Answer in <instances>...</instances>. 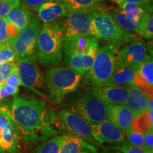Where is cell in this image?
<instances>
[{
	"label": "cell",
	"instance_id": "2e32d148",
	"mask_svg": "<svg viewBox=\"0 0 153 153\" xmlns=\"http://www.w3.org/2000/svg\"><path fill=\"white\" fill-rule=\"evenodd\" d=\"M107 119L126 133L132 129L135 116L126 105L107 104Z\"/></svg>",
	"mask_w": 153,
	"mask_h": 153
},
{
	"label": "cell",
	"instance_id": "52a82bcc",
	"mask_svg": "<svg viewBox=\"0 0 153 153\" xmlns=\"http://www.w3.org/2000/svg\"><path fill=\"white\" fill-rule=\"evenodd\" d=\"M41 28L39 19L34 16L27 27L14 38L11 47L14 52L16 60L36 55V42Z\"/></svg>",
	"mask_w": 153,
	"mask_h": 153
},
{
	"label": "cell",
	"instance_id": "7a4b0ae2",
	"mask_svg": "<svg viewBox=\"0 0 153 153\" xmlns=\"http://www.w3.org/2000/svg\"><path fill=\"white\" fill-rule=\"evenodd\" d=\"M65 34L62 22L45 24L38 34L36 55L42 64L57 65L62 60Z\"/></svg>",
	"mask_w": 153,
	"mask_h": 153
},
{
	"label": "cell",
	"instance_id": "603a6c76",
	"mask_svg": "<svg viewBox=\"0 0 153 153\" xmlns=\"http://www.w3.org/2000/svg\"><path fill=\"white\" fill-rule=\"evenodd\" d=\"M96 54L97 53H85L65 57V63L68 68L84 76L91 69Z\"/></svg>",
	"mask_w": 153,
	"mask_h": 153
},
{
	"label": "cell",
	"instance_id": "ab89813d",
	"mask_svg": "<svg viewBox=\"0 0 153 153\" xmlns=\"http://www.w3.org/2000/svg\"><path fill=\"white\" fill-rule=\"evenodd\" d=\"M116 2H126V3H132L138 4L140 6L149 5L152 3V0H115Z\"/></svg>",
	"mask_w": 153,
	"mask_h": 153
},
{
	"label": "cell",
	"instance_id": "6da1fadb",
	"mask_svg": "<svg viewBox=\"0 0 153 153\" xmlns=\"http://www.w3.org/2000/svg\"><path fill=\"white\" fill-rule=\"evenodd\" d=\"M0 112L11 122L28 146L58 135L56 116L41 99L15 97L9 106L0 105Z\"/></svg>",
	"mask_w": 153,
	"mask_h": 153
},
{
	"label": "cell",
	"instance_id": "5bb4252c",
	"mask_svg": "<svg viewBox=\"0 0 153 153\" xmlns=\"http://www.w3.org/2000/svg\"><path fill=\"white\" fill-rule=\"evenodd\" d=\"M90 128L91 136L95 142L117 144L126 140V133L108 119L90 125Z\"/></svg>",
	"mask_w": 153,
	"mask_h": 153
},
{
	"label": "cell",
	"instance_id": "9c48e42d",
	"mask_svg": "<svg viewBox=\"0 0 153 153\" xmlns=\"http://www.w3.org/2000/svg\"><path fill=\"white\" fill-rule=\"evenodd\" d=\"M36 55L22 60H16L17 72L21 80V85L34 91L43 88L44 77L36 62Z\"/></svg>",
	"mask_w": 153,
	"mask_h": 153
},
{
	"label": "cell",
	"instance_id": "277c9868",
	"mask_svg": "<svg viewBox=\"0 0 153 153\" xmlns=\"http://www.w3.org/2000/svg\"><path fill=\"white\" fill-rule=\"evenodd\" d=\"M116 60V48L104 45L97 51L89 71L85 74L84 82L91 87L106 86L111 76Z\"/></svg>",
	"mask_w": 153,
	"mask_h": 153
},
{
	"label": "cell",
	"instance_id": "5b68a950",
	"mask_svg": "<svg viewBox=\"0 0 153 153\" xmlns=\"http://www.w3.org/2000/svg\"><path fill=\"white\" fill-rule=\"evenodd\" d=\"M93 17L99 39L115 48L137 41L135 34L122 29L106 11L89 13Z\"/></svg>",
	"mask_w": 153,
	"mask_h": 153
},
{
	"label": "cell",
	"instance_id": "4fadbf2b",
	"mask_svg": "<svg viewBox=\"0 0 153 153\" xmlns=\"http://www.w3.org/2000/svg\"><path fill=\"white\" fill-rule=\"evenodd\" d=\"M150 55L146 45L138 40L131 42L120 51H116V58L135 71Z\"/></svg>",
	"mask_w": 153,
	"mask_h": 153
},
{
	"label": "cell",
	"instance_id": "d6986e66",
	"mask_svg": "<svg viewBox=\"0 0 153 153\" xmlns=\"http://www.w3.org/2000/svg\"><path fill=\"white\" fill-rule=\"evenodd\" d=\"M135 74V70L116 58L112 74L106 86L134 85Z\"/></svg>",
	"mask_w": 153,
	"mask_h": 153
},
{
	"label": "cell",
	"instance_id": "1f68e13d",
	"mask_svg": "<svg viewBox=\"0 0 153 153\" xmlns=\"http://www.w3.org/2000/svg\"><path fill=\"white\" fill-rule=\"evenodd\" d=\"M22 0H0V18H5L13 9L21 4Z\"/></svg>",
	"mask_w": 153,
	"mask_h": 153
},
{
	"label": "cell",
	"instance_id": "7c38bea8",
	"mask_svg": "<svg viewBox=\"0 0 153 153\" xmlns=\"http://www.w3.org/2000/svg\"><path fill=\"white\" fill-rule=\"evenodd\" d=\"M22 140L11 122L0 112V153H22Z\"/></svg>",
	"mask_w": 153,
	"mask_h": 153
},
{
	"label": "cell",
	"instance_id": "7402d4cb",
	"mask_svg": "<svg viewBox=\"0 0 153 153\" xmlns=\"http://www.w3.org/2000/svg\"><path fill=\"white\" fill-rule=\"evenodd\" d=\"M83 151L97 152L96 148L91 143L78 137L65 134L59 153H80Z\"/></svg>",
	"mask_w": 153,
	"mask_h": 153
},
{
	"label": "cell",
	"instance_id": "d590c367",
	"mask_svg": "<svg viewBox=\"0 0 153 153\" xmlns=\"http://www.w3.org/2000/svg\"><path fill=\"white\" fill-rule=\"evenodd\" d=\"M54 0H22V5L29 11H37L44 3ZM61 1V0H60Z\"/></svg>",
	"mask_w": 153,
	"mask_h": 153
},
{
	"label": "cell",
	"instance_id": "cb8c5ba5",
	"mask_svg": "<svg viewBox=\"0 0 153 153\" xmlns=\"http://www.w3.org/2000/svg\"><path fill=\"white\" fill-rule=\"evenodd\" d=\"M69 12L93 13L106 11L101 6L103 0H61Z\"/></svg>",
	"mask_w": 153,
	"mask_h": 153
},
{
	"label": "cell",
	"instance_id": "d6a6232c",
	"mask_svg": "<svg viewBox=\"0 0 153 153\" xmlns=\"http://www.w3.org/2000/svg\"><path fill=\"white\" fill-rule=\"evenodd\" d=\"M16 70V63L14 62L0 64V86L4 85L7 78Z\"/></svg>",
	"mask_w": 153,
	"mask_h": 153
},
{
	"label": "cell",
	"instance_id": "44dd1931",
	"mask_svg": "<svg viewBox=\"0 0 153 153\" xmlns=\"http://www.w3.org/2000/svg\"><path fill=\"white\" fill-rule=\"evenodd\" d=\"M5 18L20 33L29 25L33 19V13L20 4L13 9Z\"/></svg>",
	"mask_w": 153,
	"mask_h": 153
},
{
	"label": "cell",
	"instance_id": "74e56055",
	"mask_svg": "<svg viewBox=\"0 0 153 153\" xmlns=\"http://www.w3.org/2000/svg\"><path fill=\"white\" fill-rule=\"evenodd\" d=\"M145 149L147 151H153V128H150L143 133Z\"/></svg>",
	"mask_w": 153,
	"mask_h": 153
},
{
	"label": "cell",
	"instance_id": "60d3db41",
	"mask_svg": "<svg viewBox=\"0 0 153 153\" xmlns=\"http://www.w3.org/2000/svg\"><path fill=\"white\" fill-rule=\"evenodd\" d=\"M80 153H91V152H87V151H83V152H82Z\"/></svg>",
	"mask_w": 153,
	"mask_h": 153
},
{
	"label": "cell",
	"instance_id": "7bdbcfd3",
	"mask_svg": "<svg viewBox=\"0 0 153 153\" xmlns=\"http://www.w3.org/2000/svg\"><path fill=\"white\" fill-rule=\"evenodd\" d=\"M114 153H121L120 152H119V151H118V152H114Z\"/></svg>",
	"mask_w": 153,
	"mask_h": 153
},
{
	"label": "cell",
	"instance_id": "f35d334b",
	"mask_svg": "<svg viewBox=\"0 0 153 153\" xmlns=\"http://www.w3.org/2000/svg\"><path fill=\"white\" fill-rule=\"evenodd\" d=\"M4 85L14 87H19V86H21V80L18 72H17V70H15L14 72H13L7 78Z\"/></svg>",
	"mask_w": 153,
	"mask_h": 153
},
{
	"label": "cell",
	"instance_id": "836d02e7",
	"mask_svg": "<svg viewBox=\"0 0 153 153\" xmlns=\"http://www.w3.org/2000/svg\"><path fill=\"white\" fill-rule=\"evenodd\" d=\"M114 149L119 151L121 153H147L145 148L133 146L127 142H122L114 147Z\"/></svg>",
	"mask_w": 153,
	"mask_h": 153
},
{
	"label": "cell",
	"instance_id": "b9f144b4",
	"mask_svg": "<svg viewBox=\"0 0 153 153\" xmlns=\"http://www.w3.org/2000/svg\"><path fill=\"white\" fill-rule=\"evenodd\" d=\"M147 153H153V151H148Z\"/></svg>",
	"mask_w": 153,
	"mask_h": 153
},
{
	"label": "cell",
	"instance_id": "3957f363",
	"mask_svg": "<svg viewBox=\"0 0 153 153\" xmlns=\"http://www.w3.org/2000/svg\"><path fill=\"white\" fill-rule=\"evenodd\" d=\"M82 76L68 67H55L48 70L44 84L50 96L54 100L60 101L65 96L77 89Z\"/></svg>",
	"mask_w": 153,
	"mask_h": 153
},
{
	"label": "cell",
	"instance_id": "e0dca14e",
	"mask_svg": "<svg viewBox=\"0 0 153 153\" xmlns=\"http://www.w3.org/2000/svg\"><path fill=\"white\" fill-rule=\"evenodd\" d=\"M133 83L134 86L139 87L150 97L152 96L153 60L152 55H150L135 71Z\"/></svg>",
	"mask_w": 153,
	"mask_h": 153
},
{
	"label": "cell",
	"instance_id": "ac0fdd59",
	"mask_svg": "<svg viewBox=\"0 0 153 153\" xmlns=\"http://www.w3.org/2000/svg\"><path fill=\"white\" fill-rule=\"evenodd\" d=\"M38 18L45 24L55 22L69 14L68 9L60 0H54L44 3L38 9Z\"/></svg>",
	"mask_w": 153,
	"mask_h": 153
},
{
	"label": "cell",
	"instance_id": "4dcf8cb0",
	"mask_svg": "<svg viewBox=\"0 0 153 153\" xmlns=\"http://www.w3.org/2000/svg\"><path fill=\"white\" fill-rule=\"evenodd\" d=\"M11 42L8 32V22L6 18H0V47L11 46Z\"/></svg>",
	"mask_w": 153,
	"mask_h": 153
},
{
	"label": "cell",
	"instance_id": "f546056e",
	"mask_svg": "<svg viewBox=\"0 0 153 153\" xmlns=\"http://www.w3.org/2000/svg\"><path fill=\"white\" fill-rule=\"evenodd\" d=\"M126 138H127L128 143L129 144L135 147L145 148L144 137L143 133L135 131L132 128L126 133Z\"/></svg>",
	"mask_w": 153,
	"mask_h": 153
},
{
	"label": "cell",
	"instance_id": "484cf974",
	"mask_svg": "<svg viewBox=\"0 0 153 153\" xmlns=\"http://www.w3.org/2000/svg\"><path fill=\"white\" fill-rule=\"evenodd\" d=\"M65 134L57 135L41 142L31 153H59Z\"/></svg>",
	"mask_w": 153,
	"mask_h": 153
},
{
	"label": "cell",
	"instance_id": "83f0119b",
	"mask_svg": "<svg viewBox=\"0 0 153 153\" xmlns=\"http://www.w3.org/2000/svg\"><path fill=\"white\" fill-rule=\"evenodd\" d=\"M137 33L145 39L152 40L153 37V16L152 11L147 12L142 18Z\"/></svg>",
	"mask_w": 153,
	"mask_h": 153
},
{
	"label": "cell",
	"instance_id": "ffe728a7",
	"mask_svg": "<svg viewBox=\"0 0 153 153\" xmlns=\"http://www.w3.org/2000/svg\"><path fill=\"white\" fill-rule=\"evenodd\" d=\"M149 98L150 96L141 90L139 87L130 85L126 105L132 111L135 118L148 109Z\"/></svg>",
	"mask_w": 153,
	"mask_h": 153
},
{
	"label": "cell",
	"instance_id": "d4e9b609",
	"mask_svg": "<svg viewBox=\"0 0 153 153\" xmlns=\"http://www.w3.org/2000/svg\"><path fill=\"white\" fill-rule=\"evenodd\" d=\"M106 12L110 14V16L112 17L116 24L125 31L132 33L135 32L137 33L140 19L136 20V19L131 18L125 12L120 10L119 8L111 7L107 9Z\"/></svg>",
	"mask_w": 153,
	"mask_h": 153
},
{
	"label": "cell",
	"instance_id": "e575fe53",
	"mask_svg": "<svg viewBox=\"0 0 153 153\" xmlns=\"http://www.w3.org/2000/svg\"><path fill=\"white\" fill-rule=\"evenodd\" d=\"M16 61V56L11 46L0 47V64Z\"/></svg>",
	"mask_w": 153,
	"mask_h": 153
},
{
	"label": "cell",
	"instance_id": "4316f807",
	"mask_svg": "<svg viewBox=\"0 0 153 153\" xmlns=\"http://www.w3.org/2000/svg\"><path fill=\"white\" fill-rule=\"evenodd\" d=\"M153 109H147L136 116L132 125L135 131L144 133L150 128H153Z\"/></svg>",
	"mask_w": 153,
	"mask_h": 153
},
{
	"label": "cell",
	"instance_id": "9a60e30c",
	"mask_svg": "<svg viewBox=\"0 0 153 153\" xmlns=\"http://www.w3.org/2000/svg\"><path fill=\"white\" fill-rule=\"evenodd\" d=\"M129 86L89 87L85 91L91 94L106 104L126 105Z\"/></svg>",
	"mask_w": 153,
	"mask_h": 153
},
{
	"label": "cell",
	"instance_id": "8992f818",
	"mask_svg": "<svg viewBox=\"0 0 153 153\" xmlns=\"http://www.w3.org/2000/svg\"><path fill=\"white\" fill-rule=\"evenodd\" d=\"M68 109L77 114L89 125L107 119V104L86 91L72 101Z\"/></svg>",
	"mask_w": 153,
	"mask_h": 153
},
{
	"label": "cell",
	"instance_id": "8fae6325",
	"mask_svg": "<svg viewBox=\"0 0 153 153\" xmlns=\"http://www.w3.org/2000/svg\"><path fill=\"white\" fill-rule=\"evenodd\" d=\"M99 48V39L93 36L83 35L65 36L63 41L65 57L85 53H97Z\"/></svg>",
	"mask_w": 153,
	"mask_h": 153
},
{
	"label": "cell",
	"instance_id": "30bf717a",
	"mask_svg": "<svg viewBox=\"0 0 153 153\" xmlns=\"http://www.w3.org/2000/svg\"><path fill=\"white\" fill-rule=\"evenodd\" d=\"M66 16L65 22H62L65 36L83 35L98 38L93 17L89 13L69 12Z\"/></svg>",
	"mask_w": 153,
	"mask_h": 153
},
{
	"label": "cell",
	"instance_id": "f1b7e54d",
	"mask_svg": "<svg viewBox=\"0 0 153 153\" xmlns=\"http://www.w3.org/2000/svg\"><path fill=\"white\" fill-rule=\"evenodd\" d=\"M118 7L120 10L125 12L131 18L136 20H140L147 12H150L152 11H148V6L143 8L144 6H140L138 4L132 3H126V2H118ZM150 6V5H148Z\"/></svg>",
	"mask_w": 153,
	"mask_h": 153
},
{
	"label": "cell",
	"instance_id": "ba28073f",
	"mask_svg": "<svg viewBox=\"0 0 153 153\" xmlns=\"http://www.w3.org/2000/svg\"><path fill=\"white\" fill-rule=\"evenodd\" d=\"M57 126L65 134L78 137L89 143H95L91 134L90 125L77 114L68 108L56 115Z\"/></svg>",
	"mask_w": 153,
	"mask_h": 153
},
{
	"label": "cell",
	"instance_id": "8d00e7d4",
	"mask_svg": "<svg viewBox=\"0 0 153 153\" xmlns=\"http://www.w3.org/2000/svg\"><path fill=\"white\" fill-rule=\"evenodd\" d=\"M19 91V87H11L6 85L0 86V100L4 99L10 96H16Z\"/></svg>",
	"mask_w": 153,
	"mask_h": 153
}]
</instances>
